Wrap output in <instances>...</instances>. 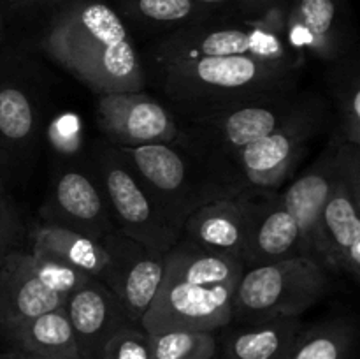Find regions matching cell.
I'll use <instances>...</instances> for the list:
<instances>
[{
	"label": "cell",
	"instance_id": "6da1fadb",
	"mask_svg": "<svg viewBox=\"0 0 360 359\" xmlns=\"http://www.w3.org/2000/svg\"><path fill=\"white\" fill-rule=\"evenodd\" d=\"M39 48L95 95L146 87L129 25L105 0H79L49 18Z\"/></svg>",
	"mask_w": 360,
	"mask_h": 359
},
{
	"label": "cell",
	"instance_id": "7a4b0ae2",
	"mask_svg": "<svg viewBox=\"0 0 360 359\" xmlns=\"http://www.w3.org/2000/svg\"><path fill=\"white\" fill-rule=\"evenodd\" d=\"M245 264L239 257L200 248L186 239L167 252L164 280L141 327L218 331L231 324L232 305Z\"/></svg>",
	"mask_w": 360,
	"mask_h": 359
},
{
	"label": "cell",
	"instance_id": "3957f363",
	"mask_svg": "<svg viewBox=\"0 0 360 359\" xmlns=\"http://www.w3.org/2000/svg\"><path fill=\"white\" fill-rule=\"evenodd\" d=\"M151 69L178 118H193L252 99L295 90L301 67L252 56H207Z\"/></svg>",
	"mask_w": 360,
	"mask_h": 359
},
{
	"label": "cell",
	"instance_id": "277c9868",
	"mask_svg": "<svg viewBox=\"0 0 360 359\" xmlns=\"http://www.w3.org/2000/svg\"><path fill=\"white\" fill-rule=\"evenodd\" d=\"M320 104H323L320 97L299 94L295 88L239 102L207 115L176 118L178 137L174 144L185 148L227 185L225 176L243 148L319 108Z\"/></svg>",
	"mask_w": 360,
	"mask_h": 359
},
{
	"label": "cell",
	"instance_id": "5b68a950",
	"mask_svg": "<svg viewBox=\"0 0 360 359\" xmlns=\"http://www.w3.org/2000/svg\"><path fill=\"white\" fill-rule=\"evenodd\" d=\"M287 9H278L264 18H217L162 35L150 51L151 67L190 62L207 56H252L266 62L301 67L285 41Z\"/></svg>",
	"mask_w": 360,
	"mask_h": 359
},
{
	"label": "cell",
	"instance_id": "8992f818",
	"mask_svg": "<svg viewBox=\"0 0 360 359\" xmlns=\"http://www.w3.org/2000/svg\"><path fill=\"white\" fill-rule=\"evenodd\" d=\"M116 150L146 190L162 220L179 238L193 211L211 201L234 196L202 162L174 143Z\"/></svg>",
	"mask_w": 360,
	"mask_h": 359
},
{
	"label": "cell",
	"instance_id": "52a82bcc",
	"mask_svg": "<svg viewBox=\"0 0 360 359\" xmlns=\"http://www.w3.org/2000/svg\"><path fill=\"white\" fill-rule=\"evenodd\" d=\"M329 278L322 264L304 256L245 267L236 289L231 324L301 317L326 296Z\"/></svg>",
	"mask_w": 360,
	"mask_h": 359
},
{
	"label": "cell",
	"instance_id": "ba28073f",
	"mask_svg": "<svg viewBox=\"0 0 360 359\" xmlns=\"http://www.w3.org/2000/svg\"><path fill=\"white\" fill-rule=\"evenodd\" d=\"M326 125V104L292 120L262 139L243 148L229 168L225 182L239 194L276 192L295 171L311 141Z\"/></svg>",
	"mask_w": 360,
	"mask_h": 359
},
{
	"label": "cell",
	"instance_id": "9c48e42d",
	"mask_svg": "<svg viewBox=\"0 0 360 359\" xmlns=\"http://www.w3.org/2000/svg\"><path fill=\"white\" fill-rule=\"evenodd\" d=\"M23 55L0 46V168L6 182L30 168L41 139L42 109L37 84Z\"/></svg>",
	"mask_w": 360,
	"mask_h": 359
},
{
	"label": "cell",
	"instance_id": "30bf717a",
	"mask_svg": "<svg viewBox=\"0 0 360 359\" xmlns=\"http://www.w3.org/2000/svg\"><path fill=\"white\" fill-rule=\"evenodd\" d=\"M91 175L104 192L115 225L123 234L160 252H169L179 241V236L162 220L146 190L115 146L98 144Z\"/></svg>",
	"mask_w": 360,
	"mask_h": 359
},
{
	"label": "cell",
	"instance_id": "8fae6325",
	"mask_svg": "<svg viewBox=\"0 0 360 359\" xmlns=\"http://www.w3.org/2000/svg\"><path fill=\"white\" fill-rule=\"evenodd\" d=\"M101 241L109 253V267L102 284L122 301L130 322L141 327L164 280L167 252L143 245L118 227L102 236Z\"/></svg>",
	"mask_w": 360,
	"mask_h": 359
},
{
	"label": "cell",
	"instance_id": "7c38bea8",
	"mask_svg": "<svg viewBox=\"0 0 360 359\" xmlns=\"http://www.w3.org/2000/svg\"><path fill=\"white\" fill-rule=\"evenodd\" d=\"M97 125L105 143L116 148L169 144L178 137L171 108L144 90L98 95Z\"/></svg>",
	"mask_w": 360,
	"mask_h": 359
},
{
	"label": "cell",
	"instance_id": "4fadbf2b",
	"mask_svg": "<svg viewBox=\"0 0 360 359\" xmlns=\"http://www.w3.org/2000/svg\"><path fill=\"white\" fill-rule=\"evenodd\" d=\"M41 224L69 229L95 239L116 229L95 176L77 168L60 169L41 208Z\"/></svg>",
	"mask_w": 360,
	"mask_h": 359
},
{
	"label": "cell",
	"instance_id": "5bb4252c",
	"mask_svg": "<svg viewBox=\"0 0 360 359\" xmlns=\"http://www.w3.org/2000/svg\"><path fill=\"white\" fill-rule=\"evenodd\" d=\"M315 257L329 273H345L359 280L360 194L354 192L338 172L316 220Z\"/></svg>",
	"mask_w": 360,
	"mask_h": 359
},
{
	"label": "cell",
	"instance_id": "9a60e30c",
	"mask_svg": "<svg viewBox=\"0 0 360 359\" xmlns=\"http://www.w3.org/2000/svg\"><path fill=\"white\" fill-rule=\"evenodd\" d=\"M283 35L288 48L301 58L313 56L330 63L348 55L340 0H290Z\"/></svg>",
	"mask_w": 360,
	"mask_h": 359
},
{
	"label": "cell",
	"instance_id": "2e32d148",
	"mask_svg": "<svg viewBox=\"0 0 360 359\" xmlns=\"http://www.w3.org/2000/svg\"><path fill=\"white\" fill-rule=\"evenodd\" d=\"M81 359H101L109 338L125 326H134L122 301L97 278H88L63 303Z\"/></svg>",
	"mask_w": 360,
	"mask_h": 359
},
{
	"label": "cell",
	"instance_id": "e0dca14e",
	"mask_svg": "<svg viewBox=\"0 0 360 359\" xmlns=\"http://www.w3.org/2000/svg\"><path fill=\"white\" fill-rule=\"evenodd\" d=\"M255 199L257 194H239L204 204L186 218L181 239L200 248L231 253L241 259Z\"/></svg>",
	"mask_w": 360,
	"mask_h": 359
},
{
	"label": "cell",
	"instance_id": "ac0fdd59",
	"mask_svg": "<svg viewBox=\"0 0 360 359\" xmlns=\"http://www.w3.org/2000/svg\"><path fill=\"white\" fill-rule=\"evenodd\" d=\"M301 256L299 227L281 192L257 194L248 238L243 250L245 267L262 266Z\"/></svg>",
	"mask_w": 360,
	"mask_h": 359
},
{
	"label": "cell",
	"instance_id": "d6986e66",
	"mask_svg": "<svg viewBox=\"0 0 360 359\" xmlns=\"http://www.w3.org/2000/svg\"><path fill=\"white\" fill-rule=\"evenodd\" d=\"M65 298L49 291L32 264L30 252L16 248L0 263V327L60 308Z\"/></svg>",
	"mask_w": 360,
	"mask_h": 359
},
{
	"label": "cell",
	"instance_id": "ffe728a7",
	"mask_svg": "<svg viewBox=\"0 0 360 359\" xmlns=\"http://www.w3.org/2000/svg\"><path fill=\"white\" fill-rule=\"evenodd\" d=\"M334 151H336V143L330 139L329 144L323 148L322 155L297 180H294L285 192H281L285 206L290 211L299 227L301 256L313 260H316V220L336 180Z\"/></svg>",
	"mask_w": 360,
	"mask_h": 359
},
{
	"label": "cell",
	"instance_id": "44dd1931",
	"mask_svg": "<svg viewBox=\"0 0 360 359\" xmlns=\"http://www.w3.org/2000/svg\"><path fill=\"white\" fill-rule=\"evenodd\" d=\"M299 317L255 324H227L218 329L217 359H285L301 334Z\"/></svg>",
	"mask_w": 360,
	"mask_h": 359
},
{
	"label": "cell",
	"instance_id": "7402d4cb",
	"mask_svg": "<svg viewBox=\"0 0 360 359\" xmlns=\"http://www.w3.org/2000/svg\"><path fill=\"white\" fill-rule=\"evenodd\" d=\"M0 334L11 345V351L39 355L81 359L76 338L63 306L34 319L0 327Z\"/></svg>",
	"mask_w": 360,
	"mask_h": 359
},
{
	"label": "cell",
	"instance_id": "603a6c76",
	"mask_svg": "<svg viewBox=\"0 0 360 359\" xmlns=\"http://www.w3.org/2000/svg\"><path fill=\"white\" fill-rule=\"evenodd\" d=\"M115 9L127 25L164 35L217 18H231L199 0H116Z\"/></svg>",
	"mask_w": 360,
	"mask_h": 359
},
{
	"label": "cell",
	"instance_id": "cb8c5ba5",
	"mask_svg": "<svg viewBox=\"0 0 360 359\" xmlns=\"http://www.w3.org/2000/svg\"><path fill=\"white\" fill-rule=\"evenodd\" d=\"M32 248L42 250L86 277L104 280L109 267V253L101 239L56 225L41 224L32 234Z\"/></svg>",
	"mask_w": 360,
	"mask_h": 359
},
{
	"label": "cell",
	"instance_id": "d4e9b609",
	"mask_svg": "<svg viewBox=\"0 0 360 359\" xmlns=\"http://www.w3.org/2000/svg\"><path fill=\"white\" fill-rule=\"evenodd\" d=\"M329 90L336 106L338 125L333 137L336 143L360 146V74L357 56H343L330 62Z\"/></svg>",
	"mask_w": 360,
	"mask_h": 359
},
{
	"label": "cell",
	"instance_id": "484cf974",
	"mask_svg": "<svg viewBox=\"0 0 360 359\" xmlns=\"http://www.w3.org/2000/svg\"><path fill=\"white\" fill-rule=\"evenodd\" d=\"M357 331L348 319H329L302 327L285 359H350Z\"/></svg>",
	"mask_w": 360,
	"mask_h": 359
},
{
	"label": "cell",
	"instance_id": "4316f807",
	"mask_svg": "<svg viewBox=\"0 0 360 359\" xmlns=\"http://www.w3.org/2000/svg\"><path fill=\"white\" fill-rule=\"evenodd\" d=\"M153 359H217L218 331L171 329L150 334Z\"/></svg>",
	"mask_w": 360,
	"mask_h": 359
},
{
	"label": "cell",
	"instance_id": "83f0119b",
	"mask_svg": "<svg viewBox=\"0 0 360 359\" xmlns=\"http://www.w3.org/2000/svg\"><path fill=\"white\" fill-rule=\"evenodd\" d=\"M30 256L32 264H34V270L35 273H37L39 280H41L49 291L63 296L65 299L70 292L79 289L88 278H91L86 277L84 273H81L76 267L65 264L63 260L42 252V250L32 248Z\"/></svg>",
	"mask_w": 360,
	"mask_h": 359
},
{
	"label": "cell",
	"instance_id": "f1b7e54d",
	"mask_svg": "<svg viewBox=\"0 0 360 359\" xmlns=\"http://www.w3.org/2000/svg\"><path fill=\"white\" fill-rule=\"evenodd\" d=\"M101 359H153L150 333L139 326L122 327L104 345Z\"/></svg>",
	"mask_w": 360,
	"mask_h": 359
},
{
	"label": "cell",
	"instance_id": "f546056e",
	"mask_svg": "<svg viewBox=\"0 0 360 359\" xmlns=\"http://www.w3.org/2000/svg\"><path fill=\"white\" fill-rule=\"evenodd\" d=\"M23 225H21L13 199L6 189L2 168H0V263L9 252L18 248Z\"/></svg>",
	"mask_w": 360,
	"mask_h": 359
},
{
	"label": "cell",
	"instance_id": "4dcf8cb0",
	"mask_svg": "<svg viewBox=\"0 0 360 359\" xmlns=\"http://www.w3.org/2000/svg\"><path fill=\"white\" fill-rule=\"evenodd\" d=\"M231 18H264L269 13L288 7L290 0H199Z\"/></svg>",
	"mask_w": 360,
	"mask_h": 359
},
{
	"label": "cell",
	"instance_id": "1f68e13d",
	"mask_svg": "<svg viewBox=\"0 0 360 359\" xmlns=\"http://www.w3.org/2000/svg\"><path fill=\"white\" fill-rule=\"evenodd\" d=\"M48 137L51 146L58 153H77L83 141V125L76 115H58L48 127Z\"/></svg>",
	"mask_w": 360,
	"mask_h": 359
},
{
	"label": "cell",
	"instance_id": "d6a6232c",
	"mask_svg": "<svg viewBox=\"0 0 360 359\" xmlns=\"http://www.w3.org/2000/svg\"><path fill=\"white\" fill-rule=\"evenodd\" d=\"M6 16L9 14H25L30 9H37L39 0H2Z\"/></svg>",
	"mask_w": 360,
	"mask_h": 359
},
{
	"label": "cell",
	"instance_id": "836d02e7",
	"mask_svg": "<svg viewBox=\"0 0 360 359\" xmlns=\"http://www.w3.org/2000/svg\"><path fill=\"white\" fill-rule=\"evenodd\" d=\"M79 2V0H39L37 9L35 11H42V13L48 14V20L51 16H55L56 13H60L65 7L72 6V4Z\"/></svg>",
	"mask_w": 360,
	"mask_h": 359
},
{
	"label": "cell",
	"instance_id": "e575fe53",
	"mask_svg": "<svg viewBox=\"0 0 360 359\" xmlns=\"http://www.w3.org/2000/svg\"><path fill=\"white\" fill-rule=\"evenodd\" d=\"M7 359H69V358H56V355H39V354H28V352L20 351H6L4 352Z\"/></svg>",
	"mask_w": 360,
	"mask_h": 359
},
{
	"label": "cell",
	"instance_id": "d590c367",
	"mask_svg": "<svg viewBox=\"0 0 360 359\" xmlns=\"http://www.w3.org/2000/svg\"><path fill=\"white\" fill-rule=\"evenodd\" d=\"M7 41V16L4 11V4L0 0V46Z\"/></svg>",
	"mask_w": 360,
	"mask_h": 359
},
{
	"label": "cell",
	"instance_id": "8d00e7d4",
	"mask_svg": "<svg viewBox=\"0 0 360 359\" xmlns=\"http://www.w3.org/2000/svg\"><path fill=\"white\" fill-rule=\"evenodd\" d=\"M0 359H7V358H6V354H4V352H0Z\"/></svg>",
	"mask_w": 360,
	"mask_h": 359
}]
</instances>
